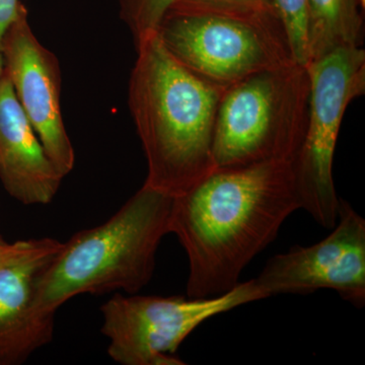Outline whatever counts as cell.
I'll return each instance as SVG.
<instances>
[{"mask_svg":"<svg viewBox=\"0 0 365 365\" xmlns=\"http://www.w3.org/2000/svg\"><path fill=\"white\" fill-rule=\"evenodd\" d=\"M299 209L287 160L215 168L175 196L169 230L188 258L187 297H217L237 287L245 268Z\"/></svg>","mask_w":365,"mask_h":365,"instance_id":"obj_1","label":"cell"},{"mask_svg":"<svg viewBox=\"0 0 365 365\" xmlns=\"http://www.w3.org/2000/svg\"><path fill=\"white\" fill-rule=\"evenodd\" d=\"M135 47L128 104L148 163L144 184L175 197L215 169L216 116L225 90L180 63L158 33Z\"/></svg>","mask_w":365,"mask_h":365,"instance_id":"obj_2","label":"cell"},{"mask_svg":"<svg viewBox=\"0 0 365 365\" xmlns=\"http://www.w3.org/2000/svg\"><path fill=\"white\" fill-rule=\"evenodd\" d=\"M173 198L143 184L107 222L63 242L34 282L35 316L54 324L57 309L78 295L140 292L155 273L163 237L170 234Z\"/></svg>","mask_w":365,"mask_h":365,"instance_id":"obj_3","label":"cell"},{"mask_svg":"<svg viewBox=\"0 0 365 365\" xmlns=\"http://www.w3.org/2000/svg\"><path fill=\"white\" fill-rule=\"evenodd\" d=\"M157 33L180 63L223 90L253 74L295 62L274 9L177 1Z\"/></svg>","mask_w":365,"mask_h":365,"instance_id":"obj_4","label":"cell"},{"mask_svg":"<svg viewBox=\"0 0 365 365\" xmlns=\"http://www.w3.org/2000/svg\"><path fill=\"white\" fill-rule=\"evenodd\" d=\"M309 93L307 67L297 62L227 88L216 116L215 167L294 162L306 136Z\"/></svg>","mask_w":365,"mask_h":365,"instance_id":"obj_5","label":"cell"},{"mask_svg":"<svg viewBox=\"0 0 365 365\" xmlns=\"http://www.w3.org/2000/svg\"><path fill=\"white\" fill-rule=\"evenodd\" d=\"M267 299L254 279L212 297L117 294L101 307L108 354L122 365H184L176 352L207 319Z\"/></svg>","mask_w":365,"mask_h":365,"instance_id":"obj_6","label":"cell"},{"mask_svg":"<svg viewBox=\"0 0 365 365\" xmlns=\"http://www.w3.org/2000/svg\"><path fill=\"white\" fill-rule=\"evenodd\" d=\"M311 93L306 136L292 162L300 209L321 227L332 230L340 198L333 160L348 105L365 91V51L341 47L307 64Z\"/></svg>","mask_w":365,"mask_h":365,"instance_id":"obj_7","label":"cell"},{"mask_svg":"<svg viewBox=\"0 0 365 365\" xmlns=\"http://www.w3.org/2000/svg\"><path fill=\"white\" fill-rule=\"evenodd\" d=\"M332 230L313 246L294 247L269 259L254 279L266 297L332 289L353 306H364V218L340 198Z\"/></svg>","mask_w":365,"mask_h":365,"instance_id":"obj_8","label":"cell"},{"mask_svg":"<svg viewBox=\"0 0 365 365\" xmlns=\"http://www.w3.org/2000/svg\"><path fill=\"white\" fill-rule=\"evenodd\" d=\"M0 51L21 109L48 157L66 177L76 155L62 118L60 64L33 33L25 6L4 34Z\"/></svg>","mask_w":365,"mask_h":365,"instance_id":"obj_9","label":"cell"},{"mask_svg":"<svg viewBox=\"0 0 365 365\" xmlns=\"http://www.w3.org/2000/svg\"><path fill=\"white\" fill-rule=\"evenodd\" d=\"M63 176L51 162L4 71L0 78V181L24 205H46Z\"/></svg>","mask_w":365,"mask_h":365,"instance_id":"obj_10","label":"cell"},{"mask_svg":"<svg viewBox=\"0 0 365 365\" xmlns=\"http://www.w3.org/2000/svg\"><path fill=\"white\" fill-rule=\"evenodd\" d=\"M56 253L0 269V365L23 364L51 342L54 324L35 316L33 294L38 273Z\"/></svg>","mask_w":365,"mask_h":365,"instance_id":"obj_11","label":"cell"},{"mask_svg":"<svg viewBox=\"0 0 365 365\" xmlns=\"http://www.w3.org/2000/svg\"><path fill=\"white\" fill-rule=\"evenodd\" d=\"M309 63L341 47H359L364 37L360 0H307Z\"/></svg>","mask_w":365,"mask_h":365,"instance_id":"obj_12","label":"cell"},{"mask_svg":"<svg viewBox=\"0 0 365 365\" xmlns=\"http://www.w3.org/2000/svg\"><path fill=\"white\" fill-rule=\"evenodd\" d=\"M274 9L287 33L292 58L309 63V9L307 0H272Z\"/></svg>","mask_w":365,"mask_h":365,"instance_id":"obj_13","label":"cell"},{"mask_svg":"<svg viewBox=\"0 0 365 365\" xmlns=\"http://www.w3.org/2000/svg\"><path fill=\"white\" fill-rule=\"evenodd\" d=\"M120 16L133 37L134 45L157 33L163 16L178 0H117Z\"/></svg>","mask_w":365,"mask_h":365,"instance_id":"obj_14","label":"cell"},{"mask_svg":"<svg viewBox=\"0 0 365 365\" xmlns=\"http://www.w3.org/2000/svg\"><path fill=\"white\" fill-rule=\"evenodd\" d=\"M63 242L51 239L24 240L7 244H0V269L16 265L21 262L30 260L43 255L56 253Z\"/></svg>","mask_w":365,"mask_h":365,"instance_id":"obj_15","label":"cell"},{"mask_svg":"<svg viewBox=\"0 0 365 365\" xmlns=\"http://www.w3.org/2000/svg\"><path fill=\"white\" fill-rule=\"evenodd\" d=\"M234 9H274L272 0H178ZM275 11V9H274Z\"/></svg>","mask_w":365,"mask_h":365,"instance_id":"obj_16","label":"cell"},{"mask_svg":"<svg viewBox=\"0 0 365 365\" xmlns=\"http://www.w3.org/2000/svg\"><path fill=\"white\" fill-rule=\"evenodd\" d=\"M23 6L20 0H0V47L4 34L16 20Z\"/></svg>","mask_w":365,"mask_h":365,"instance_id":"obj_17","label":"cell"},{"mask_svg":"<svg viewBox=\"0 0 365 365\" xmlns=\"http://www.w3.org/2000/svg\"><path fill=\"white\" fill-rule=\"evenodd\" d=\"M4 56H2V53L0 51V78L2 76V73H4Z\"/></svg>","mask_w":365,"mask_h":365,"instance_id":"obj_18","label":"cell"},{"mask_svg":"<svg viewBox=\"0 0 365 365\" xmlns=\"http://www.w3.org/2000/svg\"><path fill=\"white\" fill-rule=\"evenodd\" d=\"M360 4H361L362 7H365V0H360Z\"/></svg>","mask_w":365,"mask_h":365,"instance_id":"obj_19","label":"cell"},{"mask_svg":"<svg viewBox=\"0 0 365 365\" xmlns=\"http://www.w3.org/2000/svg\"><path fill=\"white\" fill-rule=\"evenodd\" d=\"M2 242H4V239H2V237H1V239H0V244H2Z\"/></svg>","mask_w":365,"mask_h":365,"instance_id":"obj_20","label":"cell"},{"mask_svg":"<svg viewBox=\"0 0 365 365\" xmlns=\"http://www.w3.org/2000/svg\"><path fill=\"white\" fill-rule=\"evenodd\" d=\"M0 239H1V237H0Z\"/></svg>","mask_w":365,"mask_h":365,"instance_id":"obj_21","label":"cell"}]
</instances>
